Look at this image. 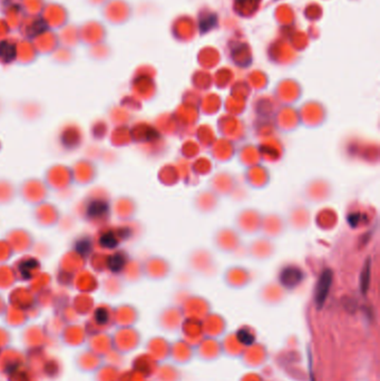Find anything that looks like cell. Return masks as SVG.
Instances as JSON below:
<instances>
[{
  "label": "cell",
  "instance_id": "6da1fadb",
  "mask_svg": "<svg viewBox=\"0 0 380 381\" xmlns=\"http://www.w3.org/2000/svg\"><path fill=\"white\" fill-rule=\"evenodd\" d=\"M332 280L333 273L330 269L323 270L322 273L319 275L315 290V303L318 309H321L324 306L325 301H327L330 289H331L332 285Z\"/></svg>",
  "mask_w": 380,
  "mask_h": 381
},
{
  "label": "cell",
  "instance_id": "7a4b0ae2",
  "mask_svg": "<svg viewBox=\"0 0 380 381\" xmlns=\"http://www.w3.org/2000/svg\"><path fill=\"white\" fill-rule=\"evenodd\" d=\"M305 279V273L304 271L299 267L293 266V265H288L286 267H283L280 272L279 275V281L281 283L282 287L286 289H295L299 285L302 281Z\"/></svg>",
  "mask_w": 380,
  "mask_h": 381
},
{
  "label": "cell",
  "instance_id": "3957f363",
  "mask_svg": "<svg viewBox=\"0 0 380 381\" xmlns=\"http://www.w3.org/2000/svg\"><path fill=\"white\" fill-rule=\"evenodd\" d=\"M110 212V204L104 199H93L86 207V214L89 219H101Z\"/></svg>",
  "mask_w": 380,
  "mask_h": 381
},
{
  "label": "cell",
  "instance_id": "277c9868",
  "mask_svg": "<svg viewBox=\"0 0 380 381\" xmlns=\"http://www.w3.org/2000/svg\"><path fill=\"white\" fill-rule=\"evenodd\" d=\"M126 261H127V258H126L124 252H117L108 258V269L114 273H119L124 269Z\"/></svg>",
  "mask_w": 380,
  "mask_h": 381
},
{
  "label": "cell",
  "instance_id": "5b68a950",
  "mask_svg": "<svg viewBox=\"0 0 380 381\" xmlns=\"http://www.w3.org/2000/svg\"><path fill=\"white\" fill-rule=\"evenodd\" d=\"M16 57V48L12 44L2 42L0 43V60L4 63H10Z\"/></svg>",
  "mask_w": 380,
  "mask_h": 381
},
{
  "label": "cell",
  "instance_id": "8992f818",
  "mask_svg": "<svg viewBox=\"0 0 380 381\" xmlns=\"http://www.w3.org/2000/svg\"><path fill=\"white\" fill-rule=\"evenodd\" d=\"M370 270H372V267H370V258H367L360 274V291L363 294L368 292L370 284Z\"/></svg>",
  "mask_w": 380,
  "mask_h": 381
},
{
  "label": "cell",
  "instance_id": "52a82bcc",
  "mask_svg": "<svg viewBox=\"0 0 380 381\" xmlns=\"http://www.w3.org/2000/svg\"><path fill=\"white\" fill-rule=\"evenodd\" d=\"M99 244L105 249H115L119 246V237L112 231L103 233L99 239Z\"/></svg>",
  "mask_w": 380,
  "mask_h": 381
},
{
  "label": "cell",
  "instance_id": "ba28073f",
  "mask_svg": "<svg viewBox=\"0 0 380 381\" xmlns=\"http://www.w3.org/2000/svg\"><path fill=\"white\" fill-rule=\"evenodd\" d=\"M75 246L76 251L79 254H81L83 256H87L93 251V242L92 240L87 237H83L80 238L78 241H77Z\"/></svg>",
  "mask_w": 380,
  "mask_h": 381
},
{
  "label": "cell",
  "instance_id": "9c48e42d",
  "mask_svg": "<svg viewBox=\"0 0 380 381\" xmlns=\"http://www.w3.org/2000/svg\"><path fill=\"white\" fill-rule=\"evenodd\" d=\"M237 338L240 341V343H242L243 346H247V347H250L255 342V335L253 334L248 328L240 329L237 332Z\"/></svg>",
  "mask_w": 380,
  "mask_h": 381
},
{
  "label": "cell",
  "instance_id": "30bf717a",
  "mask_svg": "<svg viewBox=\"0 0 380 381\" xmlns=\"http://www.w3.org/2000/svg\"><path fill=\"white\" fill-rule=\"evenodd\" d=\"M38 266V261L34 260V258H29V260L22 261L19 264V271L22 275V278H30L33 271Z\"/></svg>",
  "mask_w": 380,
  "mask_h": 381
},
{
  "label": "cell",
  "instance_id": "8fae6325",
  "mask_svg": "<svg viewBox=\"0 0 380 381\" xmlns=\"http://www.w3.org/2000/svg\"><path fill=\"white\" fill-rule=\"evenodd\" d=\"M349 221L352 220V222H349L350 225L352 226V228H356L357 225H358L359 221H360V214H358V213H355V214L352 215H349V219H348Z\"/></svg>",
  "mask_w": 380,
  "mask_h": 381
}]
</instances>
